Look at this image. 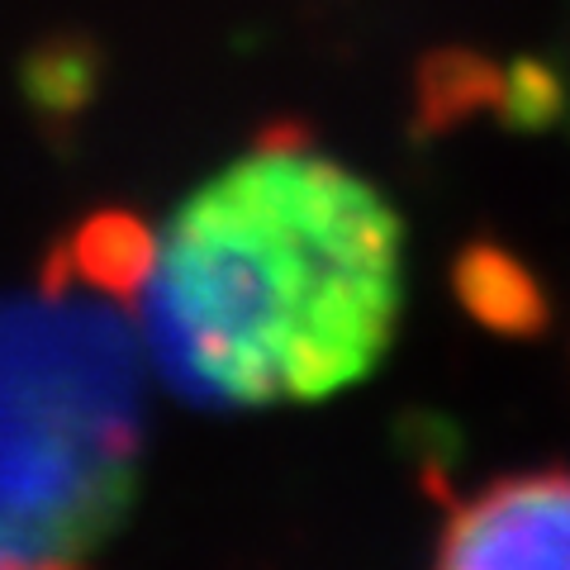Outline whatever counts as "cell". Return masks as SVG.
Here are the masks:
<instances>
[{
	"label": "cell",
	"instance_id": "6da1fadb",
	"mask_svg": "<svg viewBox=\"0 0 570 570\" xmlns=\"http://www.w3.org/2000/svg\"><path fill=\"white\" fill-rule=\"evenodd\" d=\"M142 356L205 409L318 404L381 366L404 309V224L305 138L205 176L134 276Z\"/></svg>",
	"mask_w": 570,
	"mask_h": 570
},
{
	"label": "cell",
	"instance_id": "7a4b0ae2",
	"mask_svg": "<svg viewBox=\"0 0 570 570\" xmlns=\"http://www.w3.org/2000/svg\"><path fill=\"white\" fill-rule=\"evenodd\" d=\"M142 337L96 295L0 299V570H81L124 523Z\"/></svg>",
	"mask_w": 570,
	"mask_h": 570
},
{
	"label": "cell",
	"instance_id": "3957f363",
	"mask_svg": "<svg viewBox=\"0 0 570 570\" xmlns=\"http://www.w3.org/2000/svg\"><path fill=\"white\" fill-rule=\"evenodd\" d=\"M438 570H570V475L499 480L461 504Z\"/></svg>",
	"mask_w": 570,
	"mask_h": 570
}]
</instances>
